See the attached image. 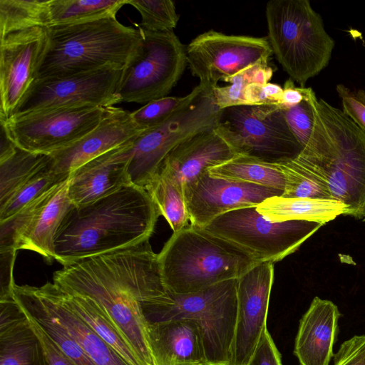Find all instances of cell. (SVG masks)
Instances as JSON below:
<instances>
[{
    "label": "cell",
    "mask_w": 365,
    "mask_h": 365,
    "mask_svg": "<svg viewBox=\"0 0 365 365\" xmlns=\"http://www.w3.org/2000/svg\"><path fill=\"white\" fill-rule=\"evenodd\" d=\"M68 181L69 178L0 222V249L35 252L51 264L58 230L73 205L68 194Z\"/></svg>",
    "instance_id": "obj_15"
},
{
    "label": "cell",
    "mask_w": 365,
    "mask_h": 365,
    "mask_svg": "<svg viewBox=\"0 0 365 365\" xmlns=\"http://www.w3.org/2000/svg\"><path fill=\"white\" fill-rule=\"evenodd\" d=\"M50 0H0V37L9 33L49 26Z\"/></svg>",
    "instance_id": "obj_34"
},
{
    "label": "cell",
    "mask_w": 365,
    "mask_h": 365,
    "mask_svg": "<svg viewBox=\"0 0 365 365\" xmlns=\"http://www.w3.org/2000/svg\"><path fill=\"white\" fill-rule=\"evenodd\" d=\"M274 263L261 262L237 278V309L230 365H247L267 329Z\"/></svg>",
    "instance_id": "obj_17"
},
{
    "label": "cell",
    "mask_w": 365,
    "mask_h": 365,
    "mask_svg": "<svg viewBox=\"0 0 365 365\" xmlns=\"http://www.w3.org/2000/svg\"><path fill=\"white\" fill-rule=\"evenodd\" d=\"M133 141L92 159L70 174L68 194L74 206L91 203L132 184L128 168Z\"/></svg>",
    "instance_id": "obj_20"
},
{
    "label": "cell",
    "mask_w": 365,
    "mask_h": 365,
    "mask_svg": "<svg viewBox=\"0 0 365 365\" xmlns=\"http://www.w3.org/2000/svg\"><path fill=\"white\" fill-rule=\"evenodd\" d=\"M265 14L272 53L290 78L304 87L329 63L335 42L308 0H272Z\"/></svg>",
    "instance_id": "obj_6"
},
{
    "label": "cell",
    "mask_w": 365,
    "mask_h": 365,
    "mask_svg": "<svg viewBox=\"0 0 365 365\" xmlns=\"http://www.w3.org/2000/svg\"><path fill=\"white\" fill-rule=\"evenodd\" d=\"M123 69L106 66L69 76L36 79L11 117L52 108L115 106L121 103L117 90Z\"/></svg>",
    "instance_id": "obj_14"
},
{
    "label": "cell",
    "mask_w": 365,
    "mask_h": 365,
    "mask_svg": "<svg viewBox=\"0 0 365 365\" xmlns=\"http://www.w3.org/2000/svg\"><path fill=\"white\" fill-rule=\"evenodd\" d=\"M52 165L53 163L31 178L21 186L4 205L0 206V222L10 219L39 197L69 178V175L54 172Z\"/></svg>",
    "instance_id": "obj_35"
},
{
    "label": "cell",
    "mask_w": 365,
    "mask_h": 365,
    "mask_svg": "<svg viewBox=\"0 0 365 365\" xmlns=\"http://www.w3.org/2000/svg\"><path fill=\"white\" fill-rule=\"evenodd\" d=\"M46 43V27L0 37V120H6L12 115L36 79Z\"/></svg>",
    "instance_id": "obj_16"
},
{
    "label": "cell",
    "mask_w": 365,
    "mask_h": 365,
    "mask_svg": "<svg viewBox=\"0 0 365 365\" xmlns=\"http://www.w3.org/2000/svg\"><path fill=\"white\" fill-rule=\"evenodd\" d=\"M113 107L52 108L12 116L0 122L17 148L51 155L71 145L93 130Z\"/></svg>",
    "instance_id": "obj_12"
},
{
    "label": "cell",
    "mask_w": 365,
    "mask_h": 365,
    "mask_svg": "<svg viewBox=\"0 0 365 365\" xmlns=\"http://www.w3.org/2000/svg\"><path fill=\"white\" fill-rule=\"evenodd\" d=\"M140 30L141 38L123 69L121 102L148 103L166 97L187 66L186 50L174 31Z\"/></svg>",
    "instance_id": "obj_9"
},
{
    "label": "cell",
    "mask_w": 365,
    "mask_h": 365,
    "mask_svg": "<svg viewBox=\"0 0 365 365\" xmlns=\"http://www.w3.org/2000/svg\"><path fill=\"white\" fill-rule=\"evenodd\" d=\"M185 50L192 75L207 91L252 66L268 63L273 54L267 37L227 35L214 30L198 35Z\"/></svg>",
    "instance_id": "obj_13"
},
{
    "label": "cell",
    "mask_w": 365,
    "mask_h": 365,
    "mask_svg": "<svg viewBox=\"0 0 365 365\" xmlns=\"http://www.w3.org/2000/svg\"><path fill=\"white\" fill-rule=\"evenodd\" d=\"M27 316V315H26ZM31 325L38 336L46 356L48 365H75L53 343L40 327L27 316Z\"/></svg>",
    "instance_id": "obj_44"
},
{
    "label": "cell",
    "mask_w": 365,
    "mask_h": 365,
    "mask_svg": "<svg viewBox=\"0 0 365 365\" xmlns=\"http://www.w3.org/2000/svg\"><path fill=\"white\" fill-rule=\"evenodd\" d=\"M52 163L50 155L30 153L17 148L14 155L0 162V206L21 186Z\"/></svg>",
    "instance_id": "obj_31"
},
{
    "label": "cell",
    "mask_w": 365,
    "mask_h": 365,
    "mask_svg": "<svg viewBox=\"0 0 365 365\" xmlns=\"http://www.w3.org/2000/svg\"><path fill=\"white\" fill-rule=\"evenodd\" d=\"M315 145L302 158L325 178L334 200L349 207L347 215L365 218V132L342 110L309 92Z\"/></svg>",
    "instance_id": "obj_3"
},
{
    "label": "cell",
    "mask_w": 365,
    "mask_h": 365,
    "mask_svg": "<svg viewBox=\"0 0 365 365\" xmlns=\"http://www.w3.org/2000/svg\"><path fill=\"white\" fill-rule=\"evenodd\" d=\"M200 85L182 97L166 96L145 104L130 113L135 125L143 131L156 127L192 102L202 91Z\"/></svg>",
    "instance_id": "obj_37"
},
{
    "label": "cell",
    "mask_w": 365,
    "mask_h": 365,
    "mask_svg": "<svg viewBox=\"0 0 365 365\" xmlns=\"http://www.w3.org/2000/svg\"><path fill=\"white\" fill-rule=\"evenodd\" d=\"M334 365H365V335L344 341L334 354Z\"/></svg>",
    "instance_id": "obj_41"
},
{
    "label": "cell",
    "mask_w": 365,
    "mask_h": 365,
    "mask_svg": "<svg viewBox=\"0 0 365 365\" xmlns=\"http://www.w3.org/2000/svg\"><path fill=\"white\" fill-rule=\"evenodd\" d=\"M257 210L273 222L289 220L314 222L324 225L341 215H347L349 207L334 199L285 197L266 199Z\"/></svg>",
    "instance_id": "obj_26"
},
{
    "label": "cell",
    "mask_w": 365,
    "mask_h": 365,
    "mask_svg": "<svg viewBox=\"0 0 365 365\" xmlns=\"http://www.w3.org/2000/svg\"><path fill=\"white\" fill-rule=\"evenodd\" d=\"M160 215L146 189L133 184L73 205L58 230L55 260L64 266L148 241Z\"/></svg>",
    "instance_id": "obj_2"
},
{
    "label": "cell",
    "mask_w": 365,
    "mask_h": 365,
    "mask_svg": "<svg viewBox=\"0 0 365 365\" xmlns=\"http://www.w3.org/2000/svg\"><path fill=\"white\" fill-rule=\"evenodd\" d=\"M338 307L315 297L302 316L296 336L294 354L300 365H329L337 339Z\"/></svg>",
    "instance_id": "obj_23"
},
{
    "label": "cell",
    "mask_w": 365,
    "mask_h": 365,
    "mask_svg": "<svg viewBox=\"0 0 365 365\" xmlns=\"http://www.w3.org/2000/svg\"><path fill=\"white\" fill-rule=\"evenodd\" d=\"M336 92L341 98L342 112L365 132V91L351 90L338 84Z\"/></svg>",
    "instance_id": "obj_40"
},
{
    "label": "cell",
    "mask_w": 365,
    "mask_h": 365,
    "mask_svg": "<svg viewBox=\"0 0 365 365\" xmlns=\"http://www.w3.org/2000/svg\"><path fill=\"white\" fill-rule=\"evenodd\" d=\"M220 111L212 91L203 89L192 102L164 123L143 132L133 141L128 163L131 183L145 187L176 145L216 128Z\"/></svg>",
    "instance_id": "obj_11"
},
{
    "label": "cell",
    "mask_w": 365,
    "mask_h": 365,
    "mask_svg": "<svg viewBox=\"0 0 365 365\" xmlns=\"http://www.w3.org/2000/svg\"><path fill=\"white\" fill-rule=\"evenodd\" d=\"M61 289L95 301L123 334L143 365H155L142 304L164 295L158 255L149 240L93 256L56 271Z\"/></svg>",
    "instance_id": "obj_1"
},
{
    "label": "cell",
    "mask_w": 365,
    "mask_h": 365,
    "mask_svg": "<svg viewBox=\"0 0 365 365\" xmlns=\"http://www.w3.org/2000/svg\"><path fill=\"white\" fill-rule=\"evenodd\" d=\"M12 292L25 314L40 327L75 365H96L54 314L42 302L32 286L15 283Z\"/></svg>",
    "instance_id": "obj_27"
},
{
    "label": "cell",
    "mask_w": 365,
    "mask_h": 365,
    "mask_svg": "<svg viewBox=\"0 0 365 365\" xmlns=\"http://www.w3.org/2000/svg\"><path fill=\"white\" fill-rule=\"evenodd\" d=\"M307 88V97L299 104L283 109L287 125L302 148H304L312 135L314 124V114L309 98Z\"/></svg>",
    "instance_id": "obj_39"
},
{
    "label": "cell",
    "mask_w": 365,
    "mask_h": 365,
    "mask_svg": "<svg viewBox=\"0 0 365 365\" xmlns=\"http://www.w3.org/2000/svg\"><path fill=\"white\" fill-rule=\"evenodd\" d=\"M282 194L273 188L215 178L209 170L184 188L190 224L202 228L224 213L257 207L266 199Z\"/></svg>",
    "instance_id": "obj_18"
},
{
    "label": "cell",
    "mask_w": 365,
    "mask_h": 365,
    "mask_svg": "<svg viewBox=\"0 0 365 365\" xmlns=\"http://www.w3.org/2000/svg\"><path fill=\"white\" fill-rule=\"evenodd\" d=\"M237 279H232L186 294L167 290L143 304V313L148 324L180 319L196 321L203 331L210 365H230L237 319Z\"/></svg>",
    "instance_id": "obj_7"
},
{
    "label": "cell",
    "mask_w": 365,
    "mask_h": 365,
    "mask_svg": "<svg viewBox=\"0 0 365 365\" xmlns=\"http://www.w3.org/2000/svg\"><path fill=\"white\" fill-rule=\"evenodd\" d=\"M17 250H0L1 256V292L0 298L13 295V268Z\"/></svg>",
    "instance_id": "obj_45"
},
{
    "label": "cell",
    "mask_w": 365,
    "mask_h": 365,
    "mask_svg": "<svg viewBox=\"0 0 365 365\" xmlns=\"http://www.w3.org/2000/svg\"><path fill=\"white\" fill-rule=\"evenodd\" d=\"M285 180L282 196L333 199L324 178L299 154L294 158L278 164Z\"/></svg>",
    "instance_id": "obj_30"
},
{
    "label": "cell",
    "mask_w": 365,
    "mask_h": 365,
    "mask_svg": "<svg viewBox=\"0 0 365 365\" xmlns=\"http://www.w3.org/2000/svg\"><path fill=\"white\" fill-rule=\"evenodd\" d=\"M215 130L237 155L279 164L302 148L290 130L283 109L274 104L221 109Z\"/></svg>",
    "instance_id": "obj_8"
},
{
    "label": "cell",
    "mask_w": 365,
    "mask_h": 365,
    "mask_svg": "<svg viewBox=\"0 0 365 365\" xmlns=\"http://www.w3.org/2000/svg\"><path fill=\"white\" fill-rule=\"evenodd\" d=\"M307 91L306 87L296 86L294 81L289 78L283 86L280 107L284 109L299 104L306 98Z\"/></svg>",
    "instance_id": "obj_46"
},
{
    "label": "cell",
    "mask_w": 365,
    "mask_h": 365,
    "mask_svg": "<svg viewBox=\"0 0 365 365\" xmlns=\"http://www.w3.org/2000/svg\"><path fill=\"white\" fill-rule=\"evenodd\" d=\"M126 4L138 11L141 21L135 25L146 31H173L180 19L171 0H126Z\"/></svg>",
    "instance_id": "obj_38"
},
{
    "label": "cell",
    "mask_w": 365,
    "mask_h": 365,
    "mask_svg": "<svg viewBox=\"0 0 365 365\" xmlns=\"http://www.w3.org/2000/svg\"><path fill=\"white\" fill-rule=\"evenodd\" d=\"M158 255L166 289L176 294L237 279L261 262L233 242L191 224L173 232Z\"/></svg>",
    "instance_id": "obj_5"
},
{
    "label": "cell",
    "mask_w": 365,
    "mask_h": 365,
    "mask_svg": "<svg viewBox=\"0 0 365 365\" xmlns=\"http://www.w3.org/2000/svg\"><path fill=\"white\" fill-rule=\"evenodd\" d=\"M0 365H48L38 336L13 295L0 298Z\"/></svg>",
    "instance_id": "obj_24"
},
{
    "label": "cell",
    "mask_w": 365,
    "mask_h": 365,
    "mask_svg": "<svg viewBox=\"0 0 365 365\" xmlns=\"http://www.w3.org/2000/svg\"><path fill=\"white\" fill-rule=\"evenodd\" d=\"M215 178L255 184L284 192V176L278 164H270L237 155L209 170Z\"/></svg>",
    "instance_id": "obj_29"
},
{
    "label": "cell",
    "mask_w": 365,
    "mask_h": 365,
    "mask_svg": "<svg viewBox=\"0 0 365 365\" xmlns=\"http://www.w3.org/2000/svg\"><path fill=\"white\" fill-rule=\"evenodd\" d=\"M273 70L268 63L252 66L225 82V86H217L212 90L217 106L220 109L230 106L247 105L245 93L247 87L255 83H267L272 78Z\"/></svg>",
    "instance_id": "obj_36"
},
{
    "label": "cell",
    "mask_w": 365,
    "mask_h": 365,
    "mask_svg": "<svg viewBox=\"0 0 365 365\" xmlns=\"http://www.w3.org/2000/svg\"><path fill=\"white\" fill-rule=\"evenodd\" d=\"M62 291L68 305L127 363L143 365L121 331L95 301L86 296Z\"/></svg>",
    "instance_id": "obj_28"
},
{
    "label": "cell",
    "mask_w": 365,
    "mask_h": 365,
    "mask_svg": "<svg viewBox=\"0 0 365 365\" xmlns=\"http://www.w3.org/2000/svg\"><path fill=\"white\" fill-rule=\"evenodd\" d=\"M237 156L215 129L195 135L176 145L156 173L184 188L210 169Z\"/></svg>",
    "instance_id": "obj_21"
},
{
    "label": "cell",
    "mask_w": 365,
    "mask_h": 365,
    "mask_svg": "<svg viewBox=\"0 0 365 365\" xmlns=\"http://www.w3.org/2000/svg\"><path fill=\"white\" fill-rule=\"evenodd\" d=\"M126 0H50L49 26L115 17Z\"/></svg>",
    "instance_id": "obj_32"
},
{
    "label": "cell",
    "mask_w": 365,
    "mask_h": 365,
    "mask_svg": "<svg viewBox=\"0 0 365 365\" xmlns=\"http://www.w3.org/2000/svg\"><path fill=\"white\" fill-rule=\"evenodd\" d=\"M46 30V43L36 79L69 76L106 66L123 68L141 38L138 28L125 26L115 17L48 26Z\"/></svg>",
    "instance_id": "obj_4"
},
{
    "label": "cell",
    "mask_w": 365,
    "mask_h": 365,
    "mask_svg": "<svg viewBox=\"0 0 365 365\" xmlns=\"http://www.w3.org/2000/svg\"><path fill=\"white\" fill-rule=\"evenodd\" d=\"M148 334L155 365H210L200 325L180 319L148 324Z\"/></svg>",
    "instance_id": "obj_22"
},
{
    "label": "cell",
    "mask_w": 365,
    "mask_h": 365,
    "mask_svg": "<svg viewBox=\"0 0 365 365\" xmlns=\"http://www.w3.org/2000/svg\"><path fill=\"white\" fill-rule=\"evenodd\" d=\"M283 88L272 83H255L250 85L245 98L247 105L274 104L280 106Z\"/></svg>",
    "instance_id": "obj_42"
},
{
    "label": "cell",
    "mask_w": 365,
    "mask_h": 365,
    "mask_svg": "<svg viewBox=\"0 0 365 365\" xmlns=\"http://www.w3.org/2000/svg\"><path fill=\"white\" fill-rule=\"evenodd\" d=\"M155 202L160 215L169 223L173 232L189 225L187 210L183 189L178 184L158 173L145 186Z\"/></svg>",
    "instance_id": "obj_33"
},
{
    "label": "cell",
    "mask_w": 365,
    "mask_h": 365,
    "mask_svg": "<svg viewBox=\"0 0 365 365\" xmlns=\"http://www.w3.org/2000/svg\"><path fill=\"white\" fill-rule=\"evenodd\" d=\"M17 147L9 137L4 124L0 122V162L14 155Z\"/></svg>",
    "instance_id": "obj_47"
},
{
    "label": "cell",
    "mask_w": 365,
    "mask_h": 365,
    "mask_svg": "<svg viewBox=\"0 0 365 365\" xmlns=\"http://www.w3.org/2000/svg\"><path fill=\"white\" fill-rule=\"evenodd\" d=\"M130 113L114 106L93 130L71 145L50 155L53 171L70 175L92 159L135 140L144 131L135 125Z\"/></svg>",
    "instance_id": "obj_19"
},
{
    "label": "cell",
    "mask_w": 365,
    "mask_h": 365,
    "mask_svg": "<svg viewBox=\"0 0 365 365\" xmlns=\"http://www.w3.org/2000/svg\"><path fill=\"white\" fill-rule=\"evenodd\" d=\"M32 287L96 365H130L68 305L59 287L53 282Z\"/></svg>",
    "instance_id": "obj_25"
},
{
    "label": "cell",
    "mask_w": 365,
    "mask_h": 365,
    "mask_svg": "<svg viewBox=\"0 0 365 365\" xmlns=\"http://www.w3.org/2000/svg\"><path fill=\"white\" fill-rule=\"evenodd\" d=\"M322 226L304 220L273 222L257 207H247L224 213L204 228L233 242L259 262L274 263L297 251Z\"/></svg>",
    "instance_id": "obj_10"
},
{
    "label": "cell",
    "mask_w": 365,
    "mask_h": 365,
    "mask_svg": "<svg viewBox=\"0 0 365 365\" xmlns=\"http://www.w3.org/2000/svg\"><path fill=\"white\" fill-rule=\"evenodd\" d=\"M247 365H282L281 355L267 329Z\"/></svg>",
    "instance_id": "obj_43"
}]
</instances>
